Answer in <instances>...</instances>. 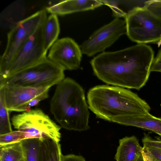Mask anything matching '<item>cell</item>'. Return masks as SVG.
Listing matches in <instances>:
<instances>
[{
  "mask_svg": "<svg viewBox=\"0 0 161 161\" xmlns=\"http://www.w3.org/2000/svg\"><path fill=\"white\" fill-rule=\"evenodd\" d=\"M9 112L5 101L4 88L0 86V135L12 131Z\"/></svg>",
  "mask_w": 161,
  "mask_h": 161,
  "instance_id": "d6986e66",
  "label": "cell"
},
{
  "mask_svg": "<svg viewBox=\"0 0 161 161\" xmlns=\"http://www.w3.org/2000/svg\"><path fill=\"white\" fill-rule=\"evenodd\" d=\"M44 23L17 52L6 69L0 75V80L32 66L47 57V52L45 49L43 38Z\"/></svg>",
  "mask_w": 161,
  "mask_h": 161,
  "instance_id": "ba28073f",
  "label": "cell"
},
{
  "mask_svg": "<svg viewBox=\"0 0 161 161\" xmlns=\"http://www.w3.org/2000/svg\"><path fill=\"white\" fill-rule=\"evenodd\" d=\"M154 52L146 44L114 52H103L90 63L94 74L107 84L139 90L147 81Z\"/></svg>",
  "mask_w": 161,
  "mask_h": 161,
  "instance_id": "6da1fadb",
  "label": "cell"
},
{
  "mask_svg": "<svg viewBox=\"0 0 161 161\" xmlns=\"http://www.w3.org/2000/svg\"><path fill=\"white\" fill-rule=\"evenodd\" d=\"M82 52L80 46L69 37L58 39L50 48L47 58L65 70L79 69Z\"/></svg>",
  "mask_w": 161,
  "mask_h": 161,
  "instance_id": "8fae6325",
  "label": "cell"
},
{
  "mask_svg": "<svg viewBox=\"0 0 161 161\" xmlns=\"http://www.w3.org/2000/svg\"><path fill=\"white\" fill-rule=\"evenodd\" d=\"M137 161H144L142 154L141 155Z\"/></svg>",
  "mask_w": 161,
  "mask_h": 161,
  "instance_id": "f1b7e54d",
  "label": "cell"
},
{
  "mask_svg": "<svg viewBox=\"0 0 161 161\" xmlns=\"http://www.w3.org/2000/svg\"><path fill=\"white\" fill-rule=\"evenodd\" d=\"M103 4L108 6L111 9L114 15L117 18L125 17L126 13L118 6L119 1L101 0Z\"/></svg>",
  "mask_w": 161,
  "mask_h": 161,
  "instance_id": "7402d4cb",
  "label": "cell"
},
{
  "mask_svg": "<svg viewBox=\"0 0 161 161\" xmlns=\"http://www.w3.org/2000/svg\"><path fill=\"white\" fill-rule=\"evenodd\" d=\"M65 69L47 57L40 62L0 80V86L52 87L65 78Z\"/></svg>",
  "mask_w": 161,
  "mask_h": 161,
  "instance_id": "277c9868",
  "label": "cell"
},
{
  "mask_svg": "<svg viewBox=\"0 0 161 161\" xmlns=\"http://www.w3.org/2000/svg\"><path fill=\"white\" fill-rule=\"evenodd\" d=\"M126 32L125 20L116 18L95 31L82 43L80 46L82 53L91 57L103 52Z\"/></svg>",
  "mask_w": 161,
  "mask_h": 161,
  "instance_id": "30bf717a",
  "label": "cell"
},
{
  "mask_svg": "<svg viewBox=\"0 0 161 161\" xmlns=\"http://www.w3.org/2000/svg\"><path fill=\"white\" fill-rule=\"evenodd\" d=\"M5 101L9 112H24L31 110L48 97L50 87L3 86Z\"/></svg>",
  "mask_w": 161,
  "mask_h": 161,
  "instance_id": "9c48e42d",
  "label": "cell"
},
{
  "mask_svg": "<svg viewBox=\"0 0 161 161\" xmlns=\"http://www.w3.org/2000/svg\"><path fill=\"white\" fill-rule=\"evenodd\" d=\"M88 108L85 91L75 80L67 77L57 85L50 109L62 127L79 131L89 129Z\"/></svg>",
  "mask_w": 161,
  "mask_h": 161,
  "instance_id": "3957f363",
  "label": "cell"
},
{
  "mask_svg": "<svg viewBox=\"0 0 161 161\" xmlns=\"http://www.w3.org/2000/svg\"><path fill=\"white\" fill-rule=\"evenodd\" d=\"M24 139L20 131H12L8 133L0 135V146L21 141Z\"/></svg>",
  "mask_w": 161,
  "mask_h": 161,
  "instance_id": "ffe728a7",
  "label": "cell"
},
{
  "mask_svg": "<svg viewBox=\"0 0 161 161\" xmlns=\"http://www.w3.org/2000/svg\"><path fill=\"white\" fill-rule=\"evenodd\" d=\"M45 9L40 10L19 21L7 34L4 51L0 58V75L8 68L13 58L47 17Z\"/></svg>",
  "mask_w": 161,
  "mask_h": 161,
  "instance_id": "52a82bcc",
  "label": "cell"
},
{
  "mask_svg": "<svg viewBox=\"0 0 161 161\" xmlns=\"http://www.w3.org/2000/svg\"><path fill=\"white\" fill-rule=\"evenodd\" d=\"M21 142L25 161H39L40 140L37 138H26Z\"/></svg>",
  "mask_w": 161,
  "mask_h": 161,
  "instance_id": "ac0fdd59",
  "label": "cell"
},
{
  "mask_svg": "<svg viewBox=\"0 0 161 161\" xmlns=\"http://www.w3.org/2000/svg\"><path fill=\"white\" fill-rule=\"evenodd\" d=\"M22 161H25L24 160H22Z\"/></svg>",
  "mask_w": 161,
  "mask_h": 161,
  "instance_id": "4dcf8cb0",
  "label": "cell"
},
{
  "mask_svg": "<svg viewBox=\"0 0 161 161\" xmlns=\"http://www.w3.org/2000/svg\"><path fill=\"white\" fill-rule=\"evenodd\" d=\"M114 158L116 161H137L142 154L143 147L134 136L119 140Z\"/></svg>",
  "mask_w": 161,
  "mask_h": 161,
  "instance_id": "5bb4252c",
  "label": "cell"
},
{
  "mask_svg": "<svg viewBox=\"0 0 161 161\" xmlns=\"http://www.w3.org/2000/svg\"><path fill=\"white\" fill-rule=\"evenodd\" d=\"M124 18L126 34L131 41L146 44L161 40V20L144 6L133 8Z\"/></svg>",
  "mask_w": 161,
  "mask_h": 161,
  "instance_id": "5b68a950",
  "label": "cell"
},
{
  "mask_svg": "<svg viewBox=\"0 0 161 161\" xmlns=\"http://www.w3.org/2000/svg\"><path fill=\"white\" fill-rule=\"evenodd\" d=\"M142 154L144 161H155L147 150L143 147Z\"/></svg>",
  "mask_w": 161,
  "mask_h": 161,
  "instance_id": "484cf974",
  "label": "cell"
},
{
  "mask_svg": "<svg viewBox=\"0 0 161 161\" xmlns=\"http://www.w3.org/2000/svg\"><path fill=\"white\" fill-rule=\"evenodd\" d=\"M60 31L58 16L51 14L47 18L43 26V38L45 49L47 52L58 39Z\"/></svg>",
  "mask_w": 161,
  "mask_h": 161,
  "instance_id": "9a60e30c",
  "label": "cell"
},
{
  "mask_svg": "<svg viewBox=\"0 0 161 161\" xmlns=\"http://www.w3.org/2000/svg\"><path fill=\"white\" fill-rule=\"evenodd\" d=\"M151 72H161V62L153 63L151 69Z\"/></svg>",
  "mask_w": 161,
  "mask_h": 161,
  "instance_id": "4316f807",
  "label": "cell"
},
{
  "mask_svg": "<svg viewBox=\"0 0 161 161\" xmlns=\"http://www.w3.org/2000/svg\"><path fill=\"white\" fill-rule=\"evenodd\" d=\"M161 62V48L158 51L156 56L154 58L153 63Z\"/></svg>",
  "mask_w": 161,
  "mask_h": 161,
  "instance_id": "83f0119b",
  "label": "cell"
},
{
  "mask_svg": "<svg viewBox=\"0 0 161 161\" xmlns=\"http://www.w3.org/2000/svg\"><path fill=\"white\" fill-rule=\"evenodd\" d=\"M143 147H152L161 149V140L152 139L148 134H144L142 139Z\"/></svg>",
  "mask_w": 161,
  "mask_h": 161,
  "instance_id": "603a6c76",
  "label": "cell"
},
{
  "mask_svg": "<svg viewBox=\"0 0 161 161\" xmlns=\"http://www.w3.org/2000/svg\"><path fill=\"white\" fill-rule=\"evenodd\" d=\"M87 101L89 108L97 118L109 121L116 117L146 114L151 109L137 94L117 86L92 87L87 93Z\"/></svg>",
  "mask_w": 161,
  "mask_h": 161,
  "instance_id": "7a4b0ae2",
  "label": "cell"
},
{
  "mask_svg": "<svg viewBox=\"0 0 161 161\" xmlns=\"http://www.w3.org/2000/svg\"><path fill=\"white\" fill-rule=\"evenodd\" d=\"M144 6L161 20V0L145 1Z\"/></svg>",
  "mask_w": 161,
  "mask_h": 161,
  "instance_id": "44dd1931",
  "label": "cell"
},
{
  "mask_svg": "<svg viewBox=\"0 0 161 161\" xmlns=\"http://www.w3.org/2000/svg\"><path fill=\"white\" fill-rule=\"evenodd\" d=\"M155 161H161V149L152 147H144Z\"/></svg>",
  "mask_w": 161,
  "mask_h": 161,
  "instance_id": "cb8c5ba5",
  "label": "cell"
},
{
  "mask_svg": "<svg viewBox=\"0 0 161 161\" xmlns=\"http://www.w3.org/2000/svg\"><path fill=\"white\" fill-rule=\"evenodd\" d=\"M24 160L21 141L0 146V161Z\"/></svg>",
  "mask_w": 161,
  "mask_h": 161,
  "instance_id": "e0dca14e",
  "label": "cell"
},
{
  "mask_svg": "<svg viewBox=\"0 0 161 161\" xmlns=\"http://www.w3.org/2000/svg\"><path fill=\"white\" fill-rule=\"evenodd\" d=\"M11 121L14 128L22 132L24 139L60 140L61 127L41 109H31L14 115Z\"/></svg>",
  "mask_w": 161,
  "mask_h": 161,
  "instance_id": "8992f818",
  "label": "cell"
},
{
  "mask_svg": "<svg viewBox=\"0 0 161 161\" xmlns=\"http://www.w3.org/2000/svg\"><path fill=\"white\" fill-rule=\"evenodd\" d=\"M103 4L101 0H63L48 6L45 9L51 14L64 15L74 13L93 10Z\"/></svg>",
  "mask_w": 161,
  "mask_h": 161,
  "instance_id": "7c38bea8",
  "label": "cell"
},
{
  "mask_svg": "<svg viewBox=\"0 0 161 161\" xmlns=\"http://www.w3.org/2000/svg\"><path fill=\"white\" fill-rule=\"evenodd\" d=\"M158 45V47H159L160 46V45L161 44V40L159 42L157 43Z\"/></svg>",
  "mask_w": 161,
  "mask_h": 161,
  "instance_id": "f546056e",
  "label": "cell"
},
{
  "mask_svg": "<svg viewBox=\"0 0 161 161\" xmlns=\"http://www.w3.org/2000/svg\"><path fill=\"white\" fill-rule=\"evenodd\" d=\"M40 140L39 161H61L62 155L59 142L51 139Z\"/></svg>",
  "mask_w": 161,
  "mask_h": 161,
  "instance_id": "2e32d148",
  "label": "cell"
},
{
  "mask_svg": "<svg viewBox=\"0 0 161 161\" xmlns=\"http://www.w3.org/2000/svg\"><path fill=\"white\" fill-rule=\"evenodd\" d=\"M111 122L149 130L161 136V118L149 113L143 115L114 118Z\"/></svg>",
  "mask_w": 161,
  "mask_h": 161,
  "instance_id": "4fadbf2b",
  "label": "cell"
},
{
  "mask_svg": "<svg viewBox=\"0 0 161 161\" xmlns=\"http://www.w3.org/2000/svg\"><path fill=\"white\" fill-rule=\"evenodd\" d=\"M61 161H86L82 156L73 154L63 155Z\"/></svg>",
  "mask_w": 161,
  "mask_h": 161,
  "instance_id": "d4e9b609",
  "label": "cell"
}]
</instances>
